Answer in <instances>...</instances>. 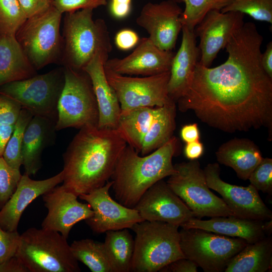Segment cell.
Returning a JSON list of instances; mask_svg holds the SVG:
<instances>
[{"instance_id":"obj_1","label":"cell","mask_w":272,"mask_h":272,"mask_svg":"<svg viewBox=\"0 0 272 272\" xmlns=\"http://www.w3.org/2000/svg\"><path fill=\"white\" fill-rule=\"evenodd\" d=\"M263 37L244 23L224 48L227 59L214 67L197 62L190 87L176 102L202 122L225 132L266 127L272 139V79L260 62Z\"/></svg>"},{"instance_id":"obj_2","label":"cell","mask_w":272,"mask_h":272,"mask_svg":"<svg viewBox=\"0 0 272 272\" xmlns=\"http://www.w3.org/2000/svg\"><path fill=\"white\" fill-rule=\"evenodd\" d=\"M126 145L116 129L81 128L62 154L63 186L78 197L103 186Z\"/></svg>"},{"instance_id":"obj_3","label":"cell","mask_w":272,"mask_h":272,"mask_svg":"<svg viewBox=\"0 0 272 272\" xmlns=\"http://www.w3.org/2000/svg\"><path fill=\"white\" fill-rule=\"evenodd\" d=\"M178 146L177 138L173 136L159 148L142 156L127 145L111 177L116 200L125 207L134 208L151 186L173 174L175 168L172 159Z\"/></svg>"},{"instance_id":"obj_4","label":"cell","mask_w":272,"mask_h":272,"mask_svg":"<svg viewBox=\"0 0 272 272\" xmlns=\"http://www.w3.org/2000/svg\"><path fill=\"white\" fill-rule=\"evenodd\" d=\"M93 9L66 13L63 18V49L61 65L82 71L97 54L108 57L112 50L103 19L93 18Z\"/></svg>"},{"instance_id":"obj_5","label":"cell","mask_w":272,"mask_h":272,"mask_svg":"<svg viewBox=\"0 0 272 272\" xmlns=\"http://www.w3.org/2000/svg\"><path fill=\"white\" fill-rule=\"evenodd\" d=\"M179 226L166 222L144 221L131 229L135 234L130 271L157 272L184 258L180 246Z\"/></svg>"},{"instance_id":"obj_6","label":"cell","mask_w":272,"mask_h":272,"mask_svg":"<svg viewBox=\"0 0 272 272\" xmlns=\"http://www.w3.org/2000/svg\"><path fill=\"white\" fill-rule=\"evenodd\" d=\"M16 255L29 272H79L67 239L59 233L32 227L20 235Z\"/></svg>"},{"instance_id":"obj_7","label":"cell","mask_w":272,"mask_h":272,"mask_svg":"<svg viewBox=\"0 0 272 272\" xmlns=\"http://www.w3.org/2000/svg\"><path fill=\"white\" fill-rule=\"evenodd\" d=\"M62 15L52 6L27 18L15 34L36 71L51 63L61 64L63 49V39L60 32Z\"/></svg>"},{"instance_id":"obj_8","label":"cell","mask_w":272,"mask_h":272,"mask_svg":"<svg viewBox=\"0 0 272 272\" xmlns=\"http://www.w3.org/2000/svg\"><path fill=\"white\" fill-rule=\"evenodd\" d=\"M174 167L175 172L166 182L195 218L234 216L223 199L210 190L197 160L177 163Z\"/></svg>"},{"instance_id":"obj_9","label":"cell","mask_w":272,"mask_h":272,"mask_svg":"<svg viewBox=\"0 0 272 272\" xmlns=\"http://www.w3.org/2000/svg\"><path fill=\"white\" fill-rule=\"evenodd\" d=\"M64 85L63 66L28 79L13 82L0 87V93L17 101L22 109L33 116L45 117L55 121L57 106Z\"/></svg>"},{"instance_id":"obj_10","label":"cell","mask_w":272,"mask_h":272,"mask_svg":"<svg viewBox=\"0 0 272 272\" xmlns=\"http://www.w3.org/2000/svg\"><path fill=\"white\" fill-rule=\"evenodd\" d=\"M63 68L64 85L58 103L56 131L97 126L98 105L90 77L83 70Z\"/></svg>"},{"instance_id":"obj_11","label":"cell","mask_w":272,"mask_h":272,"mask_svg":"<svg viewBox=\"0 0 272 272\" xmlns=\"http://www.w3.org/2000/svg\"><path fill=\"white\" fill-rule=\"evenodd\" d=\"M179 236L184 258L205 272L224 271L229 260L248 243L242 238L197 228H181Z\"/></svg>"},{"instance_id":"obj_12","label":"cell","mask_w":272,"mask_h":272,"mask_svg":"<svg viewBox=\"0 0 272 272\" xmlns=\"http://www.w3.org/2000/svg\"><path fill=\"white\" fill-rule=\"evenodd\" d=\"M107 81L114 89L121 111L140 107H157L171 99L168 95L170 71L134 77L117 74L105 67Z\"/></svg>"},{"instance_id":"obj_13","label":"cell","mask_w":272,"mask_h":272,"mask_svg":"<svg viewBox=\"0 0 272 272\" xmlns=\"http://www.w3.org/2000/svg\"><path fill=\"white\" fill-rule=\"evenodd\" d=\"M209 187L218 192L235 217L259 221L272 219V212L251 184L247 186L228 183L220 178L218 163H209L203 169Z\"/></svg>"},{"instance_id":"obj_14","label":"cell","mask_w":272,"mask_h":272,"mask_svg":"<svg viewBox=\"0 0 272 272\" xmlns=\"http://www.w3.org/2000/svg\"><path fill=\"white\" fill-rule=\"evenodd\" d=\"M112 181L79 197L86 201L93 211V215L85 220L92 230L97 234L111 230L131 229L136 223L145 220L134 208L125 207L110 195Z\"/></svg>"},{"instance_id":"obj_15","label":"cell","mask_w":272,"mask_h":272,"mask_svg":"<svg viewBox=\"0 0 272 272\" xmlns=\"http://www.w3.org/2000/svg\"><path fill=\"white\" fill-rule=\"evenodd\" d=\"M244 14L238 12H208L194 28L199 38L198 62L210 67L218 53L224 49L233 33L244 24Z\"/></svg>"},{"instance_id":"obj_16","label":"cell","mask_w":272,"mask_h":272,"mask_svg":"<svg viewBox=\"0 0 272 272\" xmlns=\"http://www.w3.org/2000/svg\"><path fill=\"white\" fill-rule=\"evenodd\" d=\"M182 11L173 0L148 3L143 6L136 23L147 31L148 37L158 47L172 51L182 27Z\"/></svg>"},{"instance_id":"obj_17","label":"cell","mask_w":272,"mask_h":272,"mask_svg":"<svg viewBox=\"0 0 272 272\" xmlns=\"http://www.w3.org/2000/svg\"><path fill=\"white\" fill-rule=\"evenodd\" d=\"M134 209L145 221L166 222L179 227L195 218L186 205L163 179L151 186Z\"/></svg>"},{"instance_id":"obj_18","label":"cell","mask_w":272,"mask_h":272,"mask_svg":"<svg viewBox=\"0 0 272 272\" xmlns=\"http://www.w3.org/2000/svg\"><path fill=\"white\" fill-rule=\"evenodd\" d=\"M42 196L48 210L42 228L57 232L66 239L76 224L93 215L90 205L79 202L78 197L63 185H57Z\"/></svg>"},{"instance_id":"obj_19","label":"cell","mask_w":272,"mask_h":272,"mask_svg":"<svg viewBox=\"0 0 272 272\" xmlns=\"http://www.w3.org/2000/svg\"><path fill=\"white\" fill-rule=\"evenodd\" d=\"M175 53L160 49L149 37H144L129 55L108 59L104 66L123 75L153 76L170 71Z\"/></svg>"},{"instance_id":"obj_20","label":"cell","mask_w":272,"mask_h":272,"mask_svg":"<svg viewBox=\"0 0 272 272\" xmlns=\"http://www.w3.org/2000/svg\"><path fill=\"white\" fill-rule=\"evenodd\" d=\"M63 182V172L44 180H35L24 173L17 187L0 209V227L6 231H17L21 216L34 199L51 190Z\"/></svg>"},{"instance_id":"obj_21","label":"cell","mask_w":272,"mask_h":272,"mask_svg":"<svg viewBox=\"0 0 272 272\" xmlns=\"http://www.w3.org/2000/svg\"><path fill=\"white\" fill-rule=\"evenodd\" d=\"M108 57L97 54L83 69L91 79L98 113V127L116 129L121 112L117 95L108 83L104 69Z\"/></svg>"},{"instance_id":"obj_22","label":"cell","mask_w":272,"mask_h":272,"mask_svg":"<svg viewBox=\"0 0 272 272\" xmlns=\"http://www.w3.org/2000/svg\"><path fill=\"white\" fill-rule=\"evenodd\" d=\"M181 31V43L172 60L167 87L169 98L176 103L190 87L199 58L194 30L182 26Z\"/></svg>"},{"instance_id":"obj_23","label":"cell","mask_w":272,"mask_h":272,"mask_svg":"<svg viewBox=\"0 0 272 272\" xmlns=\"http://www.w3.org/2000/svg\"><path fill=\"white\" fill-rule=\"evenodd\" d=\"M56 122L45 117L33 116L28 123L22 146L24 173L30 176L35 175L41 168L44 150L55 143Z\"/></svg>"},{"instance_id":"obj_24","label":"cell","mask_w":272,"mask_h":272,"mask_svg":"<svg viewBox=\"0 0 272 272\" xmlns=\"http://www.w3.org/2000/svg\"><path fill=\"white\" fill-rule=\"evenodd\" d=\"M264 221L234 216L215 217L207 220L193 218L181 227L200 229L217 234L242 238L248 243H252L266 236L263 229Z\"/></svg>"},{"instance_id":"obj_25","label":"cell","mask_w":272,"mask_h":272,"mask_svg":"<svg viewBox=\"0 0 272 272\" xmlns=\"http://www.w3.org/2000/svg\"><path fill=\"white\" fill-rule=\"evenodd\" d=\"M218 162L232 168L238 178L248 179L263 157L258 147L251 140L235 138L222 144L216 152Z\"/></svg>"},{"instance_id":"obj_26","label":"cell","mask_w":272,"mask_h":272,"mask_svg":"<svg viewBox=\"0 0 272 272\" xmlns=\"http://www.w3.org/2000/svg\"><path fill=\"white\" fill-rule=\"evenodd\" d=\"M14 35H0V87L37 75Z\"/></svg>"},{"instance_id":"obj_27","label":"cell","mask_w":272,"mask_h":272,"mask_svg":"<svg viewBox=\"0 0 272 272\" xmlns=\"http://www.w3.org/2000/svg\"><path fill=\"white\" fill-rule=\"evenodd\" d=\"M272 267V238L247 243L228 262L225 272H265Z\"/></svg>"},{"instance_id":"obj_28","label":"cell","mask_w":272,"mask_h":272,"mask_svg":"<svg viewBox=\"0 0 272 272\" xmlns=\"http://www.w3.org/2000/svg\"><path fill=\"white\" fill-rule=\"evenodd\" d=\"M176 116V102L171 99L164 105L156 107L155 115L143 139L141 155L149 154L159 148L173 136Z\"/></svg>"},{"instance_id":"obj_29","label":"cell","mask_w":272,"mask_h":272,"mask_svg":"<svg viewBox=\"0 0 272 272\" xmlns=\"http://www.w3.org/2000/svg\"><path fill=\"white\" fill-rule=\"evenodd\" d=\"M156 110V107H140L121 112L116 130L139 154Z\"/></svg>"},{"instance_id":"obj_30","label":"cell","mask_w":272,"mask_h":272,"mask_svg":"<svg viewBox=\"0 0 272 272\" xmlns=\"http://www.w3.org/2000/svg\"><path fill=\"white\" fill-rule=\"evenodd\" d=\"M105 233L103 246L112 272L130 271L134 240L128 229Z\"/></svg>"},{"instance_id":"obj_31","label":"cell","mask_w":272,"mask_h":272,"mask_svg":"<svg viewBox=\"0 0 272 272\" xmlns=\"http://www.w3.org/2000/svg\"><path fill=\"white\" fill-rule=\"evenodd\" d=\"M76 259L92 272H112L103 243L91 239L75 240L70 245Z\"/></svg>"},{"instance_id":"obj_32","label":"cell","mask_w":272,"mask_h":272,"mask_svg":"<svg viewBox=\"0 0 272 272\" xmlns=\"http://www.w3.org/2000/svg\"><path fill=\"white\" fill-rule=\"evenodd\" d=\"M177 3H183L185 9L180 20L182 26L194 30L195 26L205 15L213 10L221 11L231 0H173Z\"/></svg>"},{"instance_id":"obj_33","label":"cell","mask_w":272,"mask_h":272,"mask_svg":"<svg viewBox=\"0 0 272 272\" xmlns=\"http://www.w3.org/2000/svg\"><path fill=\"white\" fill-rule=\"evenodd\" d=\"M33 116L29 111L22 109L3 157L14 169L20 170L22 165V146L25 129Z\"/></svg>"},{"instance_id":"obj_34","label":"cell","mask_w":272,"mask_h":272,"mask_svg":"<svg viewBox=\"0 0 272 272\" xmlns=\"http://www.w3.org/2000/svg\"><path fill=\"white\" fill-rule=\"evenodd\" d=\"M221 12H238L272 24V0H231Z\"/></svg>"},{"instance_id":"obj_35","label":"cell","mask_w":272,"mask_h":272,"mask_svg":"<svg viewBox=\"0 0 272 272\" xmlns=\"http://www.w3.org/2000/svg\"><path fill=\"white\" fill-rule=\"evenodd\" d=\"M27 18L18 0H0V35H14Z\"/></svg>"},{"instance_id":"obj_36","label":"cell","mask_w":272,"mask_h":272,"mask_svg":"<svg viewBox=\"0 0 272 272\" xmlns=\"http://www.w3.org/2000/svg\"><path fill=\"white\" fill-rule=\"evenodd\" d=\"M21 176L20 170L11 167L0 157V209L15 191Z\"/></svg>"},{"instance_id":"obj_37","label":"cell","mask_w":272,"mask_h":272,"mask_svg":"<svg viewBox=\"0 0 272 272\" xmlns=\"http://www.w3.org/2000/svg\"><path fill=\"white\" fill-rule=\"evenodd\" d=\"M251 184L258 191L269 195L272 194V159L263 158L248 178Z\"/></svg>"},{"instance_id":"obj_38","label":"cell","mask_w":272,"mask_h":272,"mask_svg":"<svg viewBox=\"0 0 272 272\" xmlns=\"http://www.w3.org/2000/svg\"><path fill=\"white\" fill-rule=\"evenodd\" d=\"M21 110L17 101L0 93V125H14Z\"/></svg>"},{"instance_id":"obj_39","label":"cell","mask_w":272,"mask_h":272,"mask_svg":"<svg viewBox=\"0 0 272 272\" xmlns=\"http://www.w3.org/2000/svg\"><path fill=\"white\" fill-rule=\"evenodd\" d=\"M109 0H51L52 6L58 12H73L82 9H94L105 6Z\"/></svg>"},{"instance_id":"obj_40","label":"cell","mask_w":272,"mask_h":272,"mask_svg":"<svg viewBox=\"0 0 272 272\" xmlns=\"http://www.w3.org/2000/svg\"><path fill=\"white\" fill-rule=\"evenodd\" d=\"M20 236L17 231H6L0 227V264L16 254Z\"/></svg>"},{"instance_id":"obj_41","label":"cell","mask_w":272,"mask_h":272,"mask_svg":"<svg viewBox=\"0 0 272 272\" xmlns=\"http://www.w3.org/2000/svg\"><path fill=\"white\" fill-rule=\"evenodd\" d=\"M140 39L138 34L132 30L124 29L118 31L114 42L117 47L123 51L131 49L138 45Z\"/></svg>"},{"instance_id":"obj_42","label":"cell","mask_w":272,"mask_h":272,"mask_svg":"<svg viewBox=\"0 0 272 272\" xmlns=\"http://www.w3.org/2000/svg\"><path fill=\"white\" fill-rule=\"evenodd\" d=\"M27 19L42 13L51 6V0H18Z\"/></svg>"},{"instance_id":"obj_43","label":"cell","mask_w":272,"mask_h":272,"mask_svg":"<svg viewBox=\"0 0 272 272\" xmlns=\"http://www.w3.org/2000/svg\"><path fill=\"white\" fill-rule=\"evenodd\" d=\"M198 266L192 260L186 258L177 259L168 264L160 272H197Z\"/></svg>"},{"instance_id":"obj_44","label":"cell","mask_w":272,"mask_h":272,"mask_svg":"<svg viewBox=\"0 0 272 272\" xmlns=\"http://www.w3.org/2000/svg\"><path fill=\"white\" fill-rule=\"evenodd\" d=\"M109 10L115 18L121 19L127 17L131 10V0H111Z\"/></svg>"},{"instance_id":"obj_45","label":"cell","mask_w":272,"mask_h":272,"mask_svg":"<svg viewBox=\"0 0 272 272\" xmlns=\"http://www.w3.org/2000/svg\"><path fill=\"white\" fill-rule=\"evenodd\" d=\"M0 272H29L21 260L15 254L0 264Z\"/></svg>"},{"instance_id":"obj_46","label":"cell","mask_w":272,"mask_h":272,"mask_svg":"<svg viewBox=\"0 0 272 272\" xmlns=\"http://www.w3.org/2000/svg\"><path fill=\"white\" fill-rule=\"evenodd\" d=\"M180 137L185 143L199 141L200 132L196 123L185 124L180 130Z\"/></svg>"},{"instance_id":"obj_47","label":"cell","mask_w":272,"mask_h":272,"mask_svg":"<svg viewBox=\"0 0 272 272\" xmlns=\"http://www.w3.org/2000/svg\"><path fill=\"white\" fill-rule=\"evenodd\" d=\"M204 147L199 140L186 143L184 148L185 156L189 160H197L203 154Z\"/></svg>"},{"instance_id":"obj_48","label":"cell","mask_w":272,"mask_h":272,"mask_svg":"<svg viewBox=\"0 0 272 272\" xmlns=\"http://www.w3.org/2000/svg\"><path fill=\"white\" fill-rule=\"evenodd\" d=\"M260 62L262 67L268 76L272 79V42L270 41L266 45L265 50L261 53Z\"/></svg>"},{"instance_id":"obj_49","label":"cell","mask_w":272,"mask_h":272,"mask_svg":"<svg viewBox=\"0 0 272 272\" xmlns=\"http://www.w3.org/2000/svg\"><path fill=\"white\" fill-rule=\"evenodd\" d=\"M14 125H0V157H2L11 137Z\"/></svg>"}]
</instances>
